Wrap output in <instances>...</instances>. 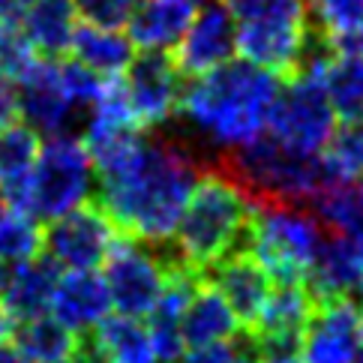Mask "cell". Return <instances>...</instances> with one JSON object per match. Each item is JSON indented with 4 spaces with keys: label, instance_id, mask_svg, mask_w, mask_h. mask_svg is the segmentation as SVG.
Masks as SVG:
<instances>
[{
    "label": "cell",
    "instance_id": "31",
    "mask_svg": "<svg viewBox=\"0 0 363 363\" xmlns=\"http://www.w3.org/2000/svg\"><path fill=\"white\" fill-rule=\"evenodd\" d=\"M57 75H60V84H63V94L69 96V102L75 108H90L94 102L99 99L102 87H106V79L96 75L94 69H87L84 63L79 60H63L57 57Z\"/></svg>",
    "mask_w": 363,
    "mask_h": 363
},
{
    "label": "cell",
    "instance_id": "19",
    "mask_svg": "<svg viewBox=\"0 0 363 363\" xmlns=\"http://www.w3.org/2000/svg\"><path fill=\"white\" fill-rule=\"evenodd\" d=\"M75 21H79L75 0H33L18 24L40 57L57 60L69 51L72 33L79 28Z\"/></svg>",
    "mask_w": 363,
    "mask_h": 363
},
{
    "label": "cell",
    "instance_id": "7",
    "mask_svg": "<svg viewBox=\"0 0 363 363\" xmlns=\"http://www.w3.org/2000/svg\"><path fill=\"white\" fill-rule=\"evenodd\" d=\"M94 186L96 172L84 141L72 133L48 135L28 174L21 211L33 216L36 223H51V219L94 201L90 199Z\"/></svg>",
    "mask_w": 363,
    "mask_h": 363
},
{
    "label": "cell",
    "instance_id": "38",
    "mask_svg": "<svg viewBox=\"0 0 363 363\" xmlns=\"http://www.w3.org/2000/svg\"><path fill=\"white\" fill-rule=\"evenodd\" d=\"M255 363H306V360H301V354H279V357H258Z\"/></svg>",
    "mask_w": 363,
    "mask_h": 363
},
{
    "label": "cell",
    "instance_id": "30",
    "mask_svg": "<svg viewBox=\"0 0 363 363\" xmlns=\"http://www.w3.org/2000/svg\"><path fill=\"white\" fill-rule=\"evenodd\" d=\"M40 60V51L30 45L18 21H0V75L4 79L18 84Z\"/></svg>",
    "mask_w": 363,
    "mask_h": 363
},
{
    "label": "cell",
    "instance_id": "6",
    "mask_svg": "<svg viewBox=\"0 0 363 363\" xmlns=\"http://www.w3.org/2000/svg\"><path fill=\"white\" fill-rule=\"evenodd\" d=\"M328 228L301 204H252L246 250L264 264L277 285L303 282L315 264Z\"/></svg>",
    "mask_w": 363,
    "mask_h": 363
},
{
    "label": "cell",
    "instance_id": "27",
    "mask_svg": "<svg viewBox=\"0 0 363 363\" xmlns=\"http://www.w3.org/2000/svg\"><path fill=\"white\" fill-rule=\"evenodd\" d=\"M315 30L330 48H342L363 30V0H306Z\"/></svg>",
    "mask_w": 363,
    "mask_h": 363
},
{
    "label": "cell",
    "instance_id": "10",
    "mask_svg": "<svg viewBox=\"0 0 363 363\" xmlns=\"http://www.w3.org/2000/svg\"><path fill=\"white\" fill-rule=\"evenodd\" d=\"M129 106L135 111L141 129L162 126L177 114V102L184 94L186 79L180 75L174 57L168 51H145L133 57L123 72Z\"/></svg>",
    "mask_w": 363,
    "mask_h": 363
},
{
    "label": "cell",
    "instance_id": "41",
    "mask_svg": "<svg viewBox=\"0 0 363 363\" xmlns=\"http://www.w3.org/2000/svg\"><path fill=\"white\" fill-rule=\"evenodd\" d=\"M357 291H360V294H363V274H360V285H357Z\"/></svg>",
    "mask_w": 363,
    "mask_h": 363
},
{
    "label": "cell",
    "instance_id": "29",
    "mask_svg": "<svg viewBox=\"0 0 363 363\" xmlns=\"http://www.w3.org/2000/svg\"><path fill=\"white\" fill-rule=\"evenodd\" d=\"M43 252V231L33 216L4 207L0 211V262L18 264Z\"/></svg>",
    "mask_w": 363,
    "mask_h": 363
},
{
    "label": "cell",
    "instance_id": "21",
    "mask_svg": "<svg viewBox=\"0 0 363 363\" xmlns=\"http://www.w3.org/2000/svg\"><path fill=\"white\" fill-rule=\"evenodd\" d=\"M72 57L84 63L87 69H94L102 79H118L126 72V67L135 57V45L129 36L111 28H96V24H82L72 33L69 43Z\"/></svg>",
    "mask_w": 363,
    "mask_h": 363
},
{
    "label": "cell",
    "instance_id": "3",
    "mask_svg": "<svg viewBox=\"0 0 363 363\" xmlns=\"http://www.w3.org/2000/svg\"><path fill=\"white\" fill-rule=\"evenodd\" d=\"M211 168L228 177L250 204H309L336 180L324 153L291 150L274 135L223 150Z\"/></svg>",
    "mask_w": 363,
    "mask_h": 363
},
{
    "label": "cell",
    "instance_id": "8",
    "mask_svg": "<svg viewBox=\"0 0 363 363\" xmlns=\"http://www.w3.org/2000/svg\"><path fill=\"white\" fill-rule=\"evenodd\" d=\"M177 252L172 243L165 246H150L133 238L118 235V240L111 243V250L106 255V285L111 306L121 315L141 318L147 315L157 297L165 289L168 267L177 262Z\"/></svg>",
    "mask_w": 363,
    "mask_h": 363
},
{
    "label": "cell",
    "instance_id": "40",
    "mask_svg": "<svg viewBox=\"0 0 363 363\" xmlns=\"http://www.w3.org/2000/svg\"><path fill=\"white\" fill-rule=\"evenodd\" d=\"M354 363H363V348H360V354L354 357Z\"/></svg>",
    "mask_w": 363,
    "mask_h": 363
},
{
    "label": "cell",
    "instance_id": "25",
    "mask_svg": "<svg viewBox=\"0 0 363 363\" xmlns=\"http://www.w3.org/2000/svg\"><path fill=\"white\" fill-rule=\"evenodd\" d=\"M324 90L340 118L363 114V55L330 48L324 60Z\"/></svg>",
    "mask_w": 363,
    "mask_h": 363
},
{
    "label": "cell",
    "instance_id": "33",
    "mask_svg": "<svg viewBox=\"0 0 363 363\" xmlns=\"http://www.w3.org/2000/svg\"><path fill=\"white\" fill-rule=\"evenodd\" d=\"M141 0H75L79 6V16L87 24H96V28H111L121 30L123 24L133 18V12L138 9Z\"/></svg>",
    "mask_w": 363,
    "mask_h": 363
},
{
    "label": "cell",
    "instance_id": "22",
    "mask_svg": "<svg viewBox=\"0 0 363 363\" xmlns=\"http://www.w3.org/2000/svg\"><path fill=\"white\" fill-rule=\"evenodd\" d=\"M79 340L82 336L72 333L55 315L12 321L9 330V342L30 363H69L75 348H79Z\"/></svg>",
    "mask_w": 363,
    "mask_h": 363
},
{
    "label": "cell",
    "instance_id": "2",
    "mask_svg": "<svg viewBox=\"0 0 363 363\" xmlns=\"http://www.w3.org/2000/svg\"><path fill=\"white\" fill-rule=\"evenodd\" d=\"M279 75L250 60H228L184 84L177 114L211 147L235 150L267 129L279 96Z\"/></svg>",
    "mask_w": 363,
    "mask_h": 363
},
{
    "label": "cell",
    "instance_id": "42",
    "mask_svg": "<svg viewBox=\"0 0 363 363\" xmlns=\"http://www.w3.org/2000/svg\"><path fill=\"white\" fill-rule=\"evenodd\" d=\"M4 207H6V204H4V199H0V211H4Z\"/></svg>",
    "mask_w": 363,
    "mask_h": 363
},
{
    "label": "cell",
    "instance_id": "15",
    "mask_svg": "<svg viewBox=\"0 0 363 363\" xmlns=\"http://www.w3.org/2000/svg\"><path fill=\"white\" fill-rule=\"evenodd\" d=\"M48 309L72 333H90L111 309L106 277H99L96 270H67V274H60Z\"/></svg>",
    "mask_w": 363,
    "mask_h": 363
},
{
    "label": "cell",
    "instance_id": "13",
    "mask_svg": "<svg viewBox=\"0 0 363 363\" xmlns=\"http://www.w3.org/2000/svg\"><path fill=\"white\" fill-rule=\"evenodd\" d=\"M204 279L225 297V303L246 333L258 324L267 297L274 291V279L250 250H235L225 255L211 270H204Z\"/></svg>",
    "mask_w": 363,
    "mask_h": 363
},
{
    "label": "cell",
    "instance_id": "9",
    "mask_svg": "<svg viewBox=\"0 0 363 363\" xmlns=\"http://www.w3.org/2000/svg\"><path fill=\"white\" fill-rule=\"evenodd\" d=\"M118 240V228L96 201H87L75 211L51 219L43 231V252L57 267L96 270Z\"/></svg>",
    "mask_w": 363,
    "mask_h": 363
},
{
    "label": "cell",
    "instance_id": "4",
    "mask_svg": "<svg viewBox=\"0 0 363 363\" xmlns=\"http://www.w3.org/2000/svg\"><path fill=\"white\" fill-rule=\"evenodd\" d=\"M252 204L243 192L213 168H207L192 189L174 231V252L192 270H211L246 240Z\"/></svg>",
    "mask_w": 363,
    "mask_h": 363
},
{
    "label": "cell",
    "instance_id": "32",
    "mask_svg": "<svg viewBox=\"0 0 363 363\" xmlns=\"http://www.w3.org/2000/svg\"><path fill=\"white\" fill-rule=\"evenodd\" d=\"M258 352L250 336H231V340L192 348L177 363H255Z\"/></svg>",
    "mask_w": 363,
    "mask_h": 363
},
{
    "label": "cell",
    "instance_id": "37",
    "mask_svg": "<svg viewBox=\"0 0 363 363\" xmlns=\"http://www.w3.org/2000/svg\"><path fill=\"white\" fill-rule=\"evenodd\" d=\"M0 363H30L9 340H0Z\"/></svg>",
    "mask_w": 363,
    "mask_h": 363
},
{
    "label": "cell",
    "instance_id": "36",
    "mask_svg": "<svg viewBox=\"0 0 363 363\" xmlns=\"http://www.w3.org/2000/svg\"><path fill=\"white\" fill-rule=\"evenodd\" d=\"M33 0H0V21H21Z\"/></svg>",
    "mask_w": 363,
    "mask_h": 363
},
{
    "label": "cell",
    "instance_id": "35",
    "mask_svg": "<svg viewBox=\"0 0 363 363\" xmlns=\"http://www.w3.org/2000/svg\"><path fill=\"white\" fill-rule=\"evenodd\" d=\"M69 363H111V360H108V354L96 345L94 336L84 333L82 340H79V348H75V354H72Z\"/></svg>",
    "mask_w": 363,
    "mask_h": 363
},
{
    "label": "cell",
    "instance_id": "12",
    "mask_svg": "<svg viewBox=\"0 0 363 363\" xmlns=\"http://www.w3.org/2000/svg\"><path fill=\"white\" fill-rule=\"evenodd\" d=\"M235 55V18L228 16L223 0H204L199 16L192 18L184 40L174 45V63L184 79H196Z\"/></svg>",
    "mask_w": 363,
    "mask_h": 363
},
{
    "label": "cell",
    "instance_id": "20",
    "mask_svg": "<svg viewBox=\"0 0 363 363\" xmlns=\"http://www.w3.org/2000/svg\"><path fill=\"white\" fill-rule=\"evenodd\" d=\"M238 318L231 313V306L225 303V297L219 294L207 279L199 282L196 294L184 313V342L189 348L213 345L238 336Z\"/></svg>",
    "mask_w": 363,
    "mask_h": 363
},
{
    "label": "cell",
    "instance_id": "24",
    "mask_svg": "<svg viewBox=\"0 0 363 363\" xmlns=\"http://www.w3.org/2000/svg\"><path fill=\"white\" fill-rule=\"evenodd\" d=\"M90 336L111 363H160L147 328L133 315H106L90 330Z\"/></svg>",
    "mask_w": 363,
    "mask_h": 363
},
{
    "label": "cell",
    "instance_id": "39",
    "mask_svg": "<svg viewBox=\"0 0 363 363\" xmlns=\"http://www.w3.org/2000/svg\"><path fill=\"white\" fill-rule=\"evenodd\" d=\"M9 330H12V318L0 309V340H9Z\"/></svg>",
    "mask_w": 363,
    "mask_h": 363
},
{
    "label": "cell",
    "instance_id": "11",
    "mask_svg": "<svg viewBox=\"0 0 363 363\" xmlns=\"http://www.w3.org/2000/svg\"><path fill=\"white\" fill-rule=\"evenodd\" d=\"M363 348V306L352 297L318 301L303 333L306 363H354Z\"/></svg>",
    "mask_w": 363,
    "mask_h": 363
},
{
    "label": "cell",
    "instance_id": "16",
    "mask_svg": "<svg viewBox=\"0 0 363 363\" xmlns=\"http://www.w3.org/2000/svg\"><path fill=\"white\" fill-rule=\"evenodd\" d=\"M363 274V238H324L315 255V264L306 277V289L313 301H330V297H352L360 285Z\"/></svg>",
    "mask_w": 363,
    "mask_h": 363
},
{
    "label": "cell",
    "instance_id": "5",
    "mask_svg": "<svg viewBox=\"0 0 363 363\" xmlns=\"http://www.w3.org/2000/svg\"><path fill=\"white\" fill-rule=\"evenodd\" d=\"M235 18V51L243 60L277 72L279 79L301 67L315 40L306 0H223Z\"/></svg>",
    "mask_w": 363,
    "mask_h": 363
},
{
    "label": "cell",
    "instance_id": "23",
    "mask_svg": "<svg viewBox=\"0 0 363 363\" xmlns=\"http://www.w3.org/2000/svg\"><path fill=\"white\" fill-rule=\"evenodd\" d=\"M315 216L330 235L363 238V177L330 180L315 196Z\"/></svg>",
    "mask_w": 363,
    "mask_h": 363
},
{
    "label": "cell",
    "instance_id": "17",
    "mask_svg": "<svg viewBox=\"0 0 363 363\" xmlns=\"http://www.w3.org/2000/svg\"><path fill=\"white\" fill-rule=\"evenodd\" d=\"M201 4L204 0H141L126 21L129 40L141 51H172L184 40Z\"/></svg>",
    "mask_w": 363,
    "mask_h": 363
},
{
    "label": "cell",
    "instance_id": "34",
    "mask_svg": "<svg viewBox=\"0 0 363 363\" xmlns=\"http://www.w3.org/2000/svg\"><path fill=\"white\" fill-rule=\"evenodd\" d=\"M16 114H18V94H16V84L0 75V129L9 126L12 121H16Z\"/></svg>",
    "mask_w": 363,
    "mask_h": 363
},
{
    "label": "cell",
    "instance_id": "26",
    "mask_svg": "<svg viewBox=\"0 0 363 363\" xmlns=\"http://www.w3.org/2000/svg\"><path fill=\"white\" fill-rule=\"evenodd\" d=\"M40 133L30 123H16L0 129V186L18 184L30 174V168L40 157Z\"/></svg>",
    "mask_w": 363,
    "mask_h": 363
},
{
    "label": "cell",
    "instance_id": "28",
    "mask_svg": "<svg viewBox=\"0 0 363 363\" xmlns=\"http://www.w3.org/2000/svg\"><path fill=\"white\" fill-rule=\"evenodd\" d=\"M336 180H360L363 177V114L342 118L324 150Z\"/></svg>",
    "mask_w": 363,
    "mask_h": 363
},
{
    "label": "cell",
    "instance_id": "18",
    "mask_svg": "<svg viewBox=\"0 0 363 363\" xmlns=\"http://www.w3.org/2000/svg\"><path fill=\"white\" fill-rule=\"evenodd\" d=\"M60 277V267L51 262L45 252L36 258L12 264V274L4 294H0V309L12 318V321H24V318H36L45 315L51 306V294Z\"/></svg>",
    "mask_w": 363,
    "mask_h": 363
},
{
    "label": "cell",
    "instance_id": "1",
    "mask_svg": "<svg viewBox=\"0 0 363 363\" xmlns=\"http://www.w3.org/2000/svg\"><path fill=\"white\" fill-rule=\"evenodd\" d=\"M204 172L207 165L189 145L145 135L126 162L96 177V199L118 235L165 246L174 240L184 207Z\"/></svg>",
    "mask_w": 363,
    "mask_h": 363
},
{
    "label": "cell",
    "instance_id": "14",
    "mask_svg": "<svg viewBox=\"0 0 363 363\" xmlns=\"http://www.w3.org/2000/svg\"><path fill=\"white\" fill-rule=\"evenodd\" d=\"M18 94V114L24 123H30L36 133L43 135H63L69 133L75 108L69 96L63 94L60 75H57V60L43 57L36 67L16 84Z\"/></svg>",
    "mask_w": 363,
    "mask_h": 363
}]
</instances>
